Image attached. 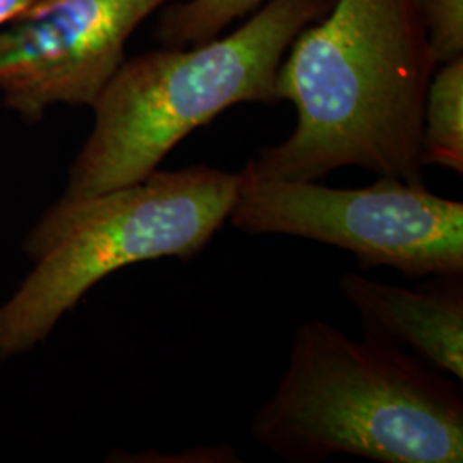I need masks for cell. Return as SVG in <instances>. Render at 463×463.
Segmentation results:
<instances>
[{"instance_id":"obj_1","label":"cell","mask_w":463,"mask_h":463,"mask_svg":"<svg viewBox=\"0 0 463 463\" xmlns=\"http://www.w3.org/2000/svg\"><path fill=\"white\" fill-rule=\"evenodd\" d=\"M436 66L415 0H335L279 69L277 99L296 107L294 133L244 166L283 181L359 166L424 184L422 110Z\"/></svg>"},{"instance_id":"obj_2","label":"cell","mask_w":463,"mask_h":463,"mask_svg":"<svg viewBox=\"0 0 463 463\" xmlns=\"http://www.w3.org/2000/svg\"><path fill=\"white\" fill-rule=\"evenodd\" d=\"M250 434L288 463L348 455L381 463H462L457 381L403 348L354 340L323 319L298 326Z\"/></svg>"},{"instance_id":"obj_3","label":"cell","mask_w":463,"mask_h":463,"mask_svg":"<svg viewBox=\"0 0 463 463\" xmlns=\"http://www.w3.org/2000/svg\"><path fill=\"white\" fill-rule=\"evenodd\" d=\"M335 0H266L241 28L185 49L126 59L91 105L93 128L64 196L146 179L193 131L239 103H275L281 61Z\"/></svg>"},{"instance_id":"obj_4","label":"cell","mask_w":463,"mask_h":463,"mask_svg":"<svg viewBox=\"0 0 463 463\" xmlns=\"http://www.w3.org/2000/svg\"><path fill=\"white\" fill-rule=\"evenodd\" d=\"M239 172L191 165L155 170L139 183L64 196L26 235L32 269L0 304V361L45 342L95 287L126 266L191 261L229 220Z\"/></svg>"},{"instance_id":"obj_5","label":"cell","mask_w":463,"mask_h":463,"mask_svg":"<svg viewBox=\"0 0 463 463\" xmlns=\"http://www.w3.org/2000/svg\"><path fill=\"white\" fill-rule=\"evenodd\" d=\"M249 235H292L344 249L363 269L407 279L463 275V204L424 184L380 179L361 189L265 179L244 166L229 220Z\"/></svg>"},{"instance_id":"obj_6","label":"cell","mask_w":463,"mask_h":463,"mask_svg":"<svg viewBox=\"0 0 463 463\" xmlns=\"http://www.w3.org/2000/svg\"><path fill=\"white\" fill-rule=\"evenodd\" d=\"M174 0H36L0 28V95L19 116L91 107L134 32Z\"/></svg>"},{"instance_id":"obj_7","label":"cell","mask_w":463,"mask_h":463,"mask_svg":"<svg viewBox=\"0 0 463 463\" xmlns=\"http://www.w3.org/2000/svg\"><path fill=\"white\" fill-rule=\"evenodd\" d=\"M434 279L411 290L348 271L338 287L359 313L364 338L412 348L419 359L462 381V275Z\"/></svg>"},{"instance_id":"obj_8","label":"cell","mask_w":463,"mask_h":463,"mask_svg":"<svg viewBox=\"0 0 463 463\" xmlns=\"http://www.w3.org/2000/svg\"><path fill=\"white\" fill-rule=\"evenodd\" d=\"M420 160L463 174V55L432 72L422 110Z\"/></svg>"},{"instance_id":"obj_9","label":"cell","mask_w":463,"mask_h":463,"mask_svg":"<svg viewBox=\"0 0 463 463\" xmlns=\"http://www.w3.org/2000/svg\"><path fill=\"white\" fill-rule=\"evenodd\" d=\"M266 0H184L162 9L156 38L162 47L185 49L210 42L235 21L256 13Z\"/></svg>"},{"instance_id":"obj_10","label":"cell","mask_w":463,"mask_h":463,"mask_svg":"<svg viewBox=\"0 0 463 463\" xmlns=\"http://www.w3.org/2000/svg\"><path fill=\"white\" fill-rule=\"evenodd\" d=\"M426 26L434 62L463 55V0H415Z\"/></svg>"},{"instance_id":"obj_11","label":"cell","mask_w":463,"mask_h":463,"mask_svg":"<svg viewBox=\"0 0 463 463\" xmlns=\"http://www.w3.org/2000/svg\"><path fill=\"white\" fill-rule=\"evenodd\" d=\"M36 0H0V28L33 5Z\"/></svg>"}]
</instances>
